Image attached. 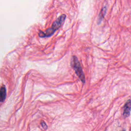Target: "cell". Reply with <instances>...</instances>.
Returning a JSON list of instances; mask_svg holds the SVG:
<instances>
[{
	"mask_svg": "<svg viewBox=\"0 0 131 131\" xmlns=\"http://www.w3.org/2000/svg\"><path fill=\"white\" fill-rule=\"evenodd\" d=\"M66 18V15L65 14H62L61 15H60L56 20H55L53 22L51 27L46 30L45 32L40 31L38 33L39 36L40 37H49L53 35V33L61 26Z\"/></svg>",
	"mask_w": 131,
	"mask_h": 131,
	"instance_id": "obj_1",
	"label": "cell"
},
{
	"mask_svg": "<svg viewBox=\"0 0 131 131\" xmlns=\"http://www.w3.org/2000/svg\"><path fill=\"white\" fill-rule=\"evenodd\" d=\"M123 115L125 117H127L129 116L130 115V99H128L124 107H123Z\"/></svg>",
	"mask_w": 131,
	"mask_h": 131,
	"instance_id": "obj_3",
	"label": "cell"
},
{
	"mask_svg": "<svg viewBox=\"0 0 131 131\" xmlns=\"http://www.w3.org/2000/svg\"><path fill=\"white\" fill-rule=\"evenodd\" d=\"M71 66L73 69L75 70L77 75L80 79V80L83 82L84 83L85 81V76L83 72L81 66L79 61H78L77 58L75 56H73L72 57V59L71 61Z\"/></svg>",
	"mask_w": 131,
	"mask_h": 131,
	"instance_id": "obj_2",
	"label": "cell"
},
{
	"mask_svg": "<svg viewBox=\"0 0 131 131\" xmlns=\"http://www.w3.org/2000/svg\"><path fill=\"white\" fill-rule=\"evenodd\" d=\"M6 97V89L5 86L1 87L0 89V102L5 100Z\"/></svg>",
	"mask_w": 131,
	"mask_h": 131,
	"instance_id": "obj_4",
	"label": "cell"
},
{
	"mask_svg": "<svg viewBox=\"0 0 131 131\" xmlns=\"http://www.w3.org/2000/svg\"><path fill=\"white\" fill-rule=\"evenodd\" d=\"M41 125H42V126L43 127V128L44 129H47V125H46V123L44 122V121H41Z\"/></svg>",
	"mask_w": 131,
	"mask_h": 131,
	"instance_id": "obj_5",
	"label": "cell"
}]
</instances>
